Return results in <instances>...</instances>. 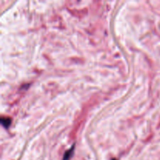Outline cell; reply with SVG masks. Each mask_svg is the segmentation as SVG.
<instances>
[{
	"mask_svg": "<svg viewBox=\"0 0 160 160\" xmlns=\"http://www.w3.org/2000/svg\"><path fill=\"white\" fill-rule=\"evenodd\" d=\"M11 119L10 118H4V117H2L1 119V123L5 127H9V125L11 124Z\"/></svg>",
	"mask_w": 160,
	"mask_h": 160,
	"instance_id": "6da1fadb",
	"label": "cell"
},
{
	"mask_svg": "<svg viewBox=\"0 0 160 160\" xmlns=\"http://www.w3.org/2000/svg\"><path fill=\"white\" fill-rule=\"evenodd\" d=\"M112 160H116V159H112Z\"/></svg>",
	"mask_w": 160,
	"mask_h": 160,
	"instance_id": "7a4b0ae2",
	"label": "cell"
}]
</instances>
